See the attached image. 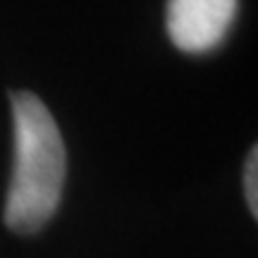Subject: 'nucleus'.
I'll list each match as a JSON object with an SVG mask.
<instances>
[{"instance_id": "obj_1", "label": "nucleus", "mask_w": 258, "mask_h": 258, "mask_svg": "<svg viewBox=\"0 0 258 258\" xmlns=\"http://www.w3.org/2000/svg\"><path fill=\"white\" fill-rule=\"evenodd\" d=\"M15 170L10 179L5 222L12 232L41 230L60 203L64 182V144L43 101L29 91H12Z\"/></svg>"}, {"instance_id": "obj_2", "label": "nucleus", "mask_w": 258, "mask_h": 258, "mask_svg": "<svg viewBox=\"0 0 258 258\" xmlns=\"http://www.w3.org/2000/svg\"><path fill=\"white\" fill-rule=\"evenodd\" d=\"M237 15V0H167V36L184 53H208L222 43Z\"/></svg>"}, {"instance_id": "obj_3", "label": "nucleus", "mask_w": 258, "mask_h": 258, "mask_svg": "<svg viewBox=\"0 0 258 258\" xmlns=\"http://www.w3.org/2000/svg\"><path fill=\"white\" fill-rule=\"evenodd\" d=\"M258 148H251L249 158H246V167H244V191H246V201L253 215H258V186H256V175H258Z\"/></svg>"}]
</instances>
